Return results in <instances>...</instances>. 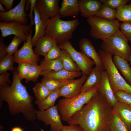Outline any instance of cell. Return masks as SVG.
<instances>
[{"instance_id": "6", "label": "cell", "mask_w": 131, "mask_h": 131, "mask_svg": "<svg viewBox=\"0 0 131 131\" xmlns=\"http://www.w3.org/2000/svg\"><path fill=\"white\" fill-rule=\"evenodd\" d=\"M128 41L119 30L103 41L100 46L102 50L128 62L131 53V47L129 45Z\"/></svg>"}, {"instance_id": "3", "label": "cell", "mask_w": 131, "mask_h": 131, "mask_svg": "<svg viewBox=\"0 0 131 131\" xmlns=\"http://www.w3.org/2000/svg\"><path fill=\"white\" fill-rule=\"evenodd\" d=\"M61 18L58 14L46 22L45 35L54 39L58 44L72 39L74 32L80 24L78 19L65 21Z\"/></svg>"}, {"instance_id": "32", "label": "cell", "mask_w": 131, "mask_h": 131, "mask_svg": "<svg viewBox=\"0 0 131 131\" xmlns=\"http://www.w3.org/2000/svg\"><path fill=\"white\" fill-rule=\"evenodd\" d=\"M109 128L111 131H129L118 115L113 110Z\"/></svg>"}, {"instance_id": "49", "label": "cell", "mask_w": 131, "mask_h": 131, "mask_svg": "<svg viewBox=\"0 0 131 131\" xmlns=\"http://www.w3.org/2000/svg\"><path fill=\"white\" fill-rule=\"evenodd\" d=\"M4 128L3 126L0 125V131H2V130Z\"/></svg>"}, {"instance_id": "45", "label": "cell", "mask_w": 131, "mask_h": 131, "mask_svg": "<svg viewBox=\"0 0 131 131\" xmlns=\"http://www.w3.org/2000/svg\"><path fill=\"white\" fill-rule=\"evenodd\" d=\"M13 1V0H0V3L4 5L8 11L12 9Z\"/></svg>"}, {"instance_id": "47", "label": "cell", "mask_w": 131, "mask_h": 131, "mask_svg": "<svg viewBox=\"0 0 131 131\" xmlns=\"http://www.w3.org/2000/svg\"><path fill=\"white\" fill-rule=\"evenodd\" d=\"M0 11L1 12H6L7 11L6 10V9L4 8L1 4L0 3Z\"/></svg>"}, {"instance_id": "7", "label": "cell", "mask_w": 131, "mask_h": 131, "mask_svg": "<svg viewBox=\"0 0 131 131\" xmlns=\"http://www.w3.org/2000/svg\"><path fill=\"white\" fill-rule=\"evenodd\" d=\"M90 33L93 38L105 40L120 30L121 24L117 19L111 21L95 16L88 18Z\"/></svg>"}, {"instance_id": "33", "label": "cell", "mask_w": 131, "mask_h": 131, "mask_svg": "<svg viewBox=\"0 0 131 131\" xmlns=\"http://www.w3.org/2000/svg\"><path fill=\"white\" fill-rule=\"evenodd\" d=\"M14 62L13 56L7 54L4 58L0 60V74L7 72L8 70L13 72L15 67H13Z\"/></svg>"}, {"instance_id": "10", "label": "cell", "mask_w": 131, "mask_h": 131, "mask_svg": "<svg viewBox=\"0 0 131 131\" xmlns=\"http://www.w3.org/2000/svg\"><path fill=\"white\" fill-rule=\"evenodd\" d=\"M1 36L3 38L14 35L21 39L24 42L27 41V36L32 29L30 24L25 25L16 21L9 23L0 22Z\"/></svg>"}, {"instance_id": "39", "label": "cell", "mask_w": 131, "mask_h": 131, "mask_svg": "<svg viewBox=\"0 0 131 131\" xmlns=\"http://www.w3.org/2000/svg\"><path fill=\"white\" fill-rule=\"evenodd\" d=\"M102 3L106 5L110 8L116 9L126 5L129 0H100Z\"/></svg>"}, {"instance_id": "27", "label": "cell", "mask_w": 131, "mask_h": 131, "mask_svg": "<svg viewBox=\"0 0 131 131\" xmlns=\"http://www.w3.org/2000/svg\"><path fill=\"white\" fill-rule=\"evenodd\" d=\"M60 97L58 90L52 92L46 99L42 101L36 100L35 103L37 105L39 110H45L54 106L56 100Z\"/></svg>"}, {"instance_id": "11", "label": "cell", "mask_w": 131, "mask_h": 131, "mask_svg": "<svg viewBox=\"0 0 131 131\" xmlns=\"http://www.w3.org/2000/svg\"><path fill=\"white\" fill-rule=\"evenodd\" d=\"M36 117L45 125H50L51 131H61L63 126L57 105L45 110H37Z\"/></svg>"}, {"instance_id": "16", "label": "cell", "mask_w": 131, "mask_h": 131, "mask_svg": "<svg viewBox=\"0 0 131 131\" xmlns=\"http://www.w3.org/2000/svg\"><path fill=\"white\" fill-rule=\"evenodd\" d=\"M80 12L82 17L88 18L96 16L102 5L100 0H79Z\"/></svg>"}, {"instance_id": "36", "label": "cell", "mask_w": 131, "mask_h": 131, "mask_svg": "<svg viewBox=\"0 0 131 131\" xmlns=\"http://www.w3.org/2000/svg\"><path fill=\"white\" fill-rule=\"evenodd\" d=\"M61 49L56 43H55L53 46L44 57V59L46 60L57 59L61 56Z\"/></svg>"}, {"instance_id": "37", "label": "cell", "mask_w": 131, "mask_h": 131, "mask_svg": "<svg viewBox=\"0 0 131 131\" xmlns=\"http://www.w3.org/2000/svg\"><path fill=\"white\" fill-rule=\"evenodd\" d=\"M22 41L21 38L14 36L9 44L7 47V54L12 55L14 54L18 50V48Z\"/></svg>"}, {"instance_id": "17", "label": "cell", "mask_w": 131, "mask_h": 131, "mask_svg": "<svg viewBox=\"0 0 131 131\" xmlns=\"http://www.w3.org/2000/svg\"><path fill=\"white\" fill-rule=\"evenodd\" d=\"M99 91L103 95L109 104L113 108L118 101L110 85L108 74L106 70L102 71Z\"/></svg>"}, {"instance_id": "14", "label": "cell", "mask_w": 131, "mask_h": 131, "mask_svg": "<svg viewBox=\"0 0 131 131\" xmlns=\"http://www.w3.org/2000/svg\"><path fill=\"white\" fill-rule=\"evenodd\" d=\"M87 77V76L82 74L80 78L71 80L62 86L58 90L60 97L70 98L78 95L81 93L82 87Z\"/></svg>"}, {"instance_id": "51", "label": "cell", "mask_w": 131, "mask_h": 131, "mask_svg": "<svg viewBox=\"0 0 131 131\" xmlns=\"http://www.w3.org/2000/svg\"></svg>"}, {"instance_id": "42", "label": "cell", "mask_w": 131, "mask_h": 131, "mask_svg": "<svg viewBox=\"0 0 131 131\" xmlns=\"http://www.w3.org/2000/svg\"><path fill=\"white\" fill-rule=\"evenodd\" d=\"M37 0H29L30 4V11L28 18H29L31 26L32 27L34 24V17L33 16V13L34 7L35 6Z\"/></svg>"}, {"instance_id": "5", "label": "cell", "mask_w": 131, "mask_h": 131, "mask_svg": "<svg viewBox=\"0 0 131 131\" xmlns=\"http://www.w3.org/2000/svg\"><path fill=\"white\" fill-rule=\"evenodd\" d=\"M99 53L107 72L109 83L115 92L123 91L131 93V86L126 81L119 73L114 64L112 55L102 49H99Z\"/></svg>"}, {"instance_id": "48", "label": "cell", "mask_w": 131, "mask_h": 131, "mask_svg": "<svg viewBox=\"0 0 131 131\" xmlns=\"http://www.w3.org/2000/svg\"><path fill=\"white\" fill-rule=\"evenodd\" d=\"M11 131H23L19 127H16L13 128Z\"/></svg>"}, {"instance_id": "43", "label": "cell", "mask_w": 131, "mask_h": 131, "mask_svg": "<svg viewBox=\"0 0 131 131\" xmlns=\"http://www.w3.org/2000/svg\"><path fill=\"white\" fill-rule=\"evenodd\" d=\"M4 38L0 36V59L4 58L7 54L6 52L7 46L4 42Z\"/></svg>"}, {"instance_id": "26", "label": "cell", "mask_w": 131, "mask_h": 131, "mask_svg": "<svg viewBox=\"0 0 131 131\" xmlns=\"http://www.w3.org/2000/svg\"><path fill=\"white\" fill-rule=\"evenodd\" d=\"M63 69L69 72H75L80 71V70L74 62L69 54L65 50L61 49L60 57Z\"/></svg>"}, {"instance_id": "24", "label": "cell", "mask_w": 131, "mask_h": 131, "mask_svg": "<svg viewBox=\"0 0 131 131\" xmlns=\"http://www.w3.org/2000/svg\"><path fill=\"white\" fill-rule=\"evenodd\" d=\"M113 62L127 82L131 86V67L128 61L119 56H114Z\"/></svg>"}, {"instance_id": "15", "label": "cell", "mask_w": 131, "mask_h": 131, "mask_svg": "<svg viewBox=\"0 0 131 131\" xmlns=\"http://www.w3.org/2000/svg\"><path fill=\"white\" fill-rule=\"evenodd\" d=\"M79 45L81 51L92 60L96 66L102 70H105L99 53L96 50L89 39L83 38L80 41Z\"/></svg>"}, {"instance_id": "23", "label": "cell", "mask_w": 131, "mask_h": 131, "mask_svg": "<svg viewBox=\"0 0 131 131\" xmlns=\"http://www.w3.org/2000/svg\"><path fill=\"white\" fill-rule=\"evenodd\" d=\"M82 72H73L64 69L55 72L43 71L41 75L44 77L61 81H68L74 79L82 75Z\"/></svg>"}, {"instance_id": "34", "label": "cell", "mask_w": 131, "mask_h": 131, "mask_svg": "<svg viewBox=\"0 0 131 131\" xmlns=\"http://www.w3.org/2000/svg\"><path fill=\"white\" fill-rule=\"evenodd\" d=\"M43 71L41 66L38 65H32L25 78L26 83L30 81L36 82Z\"/></svg>"}, {"instance_id": "44", "label": "cell", "mask_w": 131, "mask_h": 131, "mask_svg": "<svg viewBox=\"0 0 131 131\" xmlns=\"http://www.w3.org/2000/svg\"><path fill=\"white\" fill-rule=\"evenodd\" d=\"M61 131H84L79 126L76 124L69 125L68 126L63 125L62 127Z\"/></svg>"}, {"instance_id": "4", "label": "cell", "mask_w": 131, "mask_h": 131, "mask_svg": "<svg viewBox=\"0 0 131 131\" xmlns=\"http://www.w3.org/2000/svg\"><path fill=\"white\" fill-rule=\"evenodd\" d=\"M99 85L85 92L80 93L72 98H65L59 101L57 105L61 120L67 122L73 115L89 102L99 91Z\"/></svg>"}, {"instance_id": "25", "label": "cell", "mask_w": 131, "mask_h": 131, "mask_svg": "<svg viewBox=\"0 0 131 131\" xmlns=\"http://www.w3.org/2000/svg\"><path fill=\"white\" fill-rule=\"evenodd\" d=\"M40 63L44 72H55L63 69L62 62L60 57L49 60L43 59L40 61Z\"/></svg>"}, {"instance_id": "41", "label": "cell", "mask_w": 131, "mask_h": 131, "mask_svg": "<svg viewBox=\"0 0 131 131\" xmlns=\"http://www.w3.org/2000/svg\"><path fill=\"white\" fill-rule=\"evenodd\" d=\"M10 75V74L7 72L0 74V86H7L9 85L8 83H12L9 79Z\"/></svg>"}, {"instance_id": "19", "label": "cell", "mask_w": 131, "mask_h": 131, "mask_svg": "<svg viewBox=\"0 0 131 131\" xmlns=\"http://www.w3.org/2000/svg\"><path fill=\"white\" fill-rule=\"evenodd\" d=\"M102 71L96 66L92 69L82 87L81 93L87 91L99 85L101 79Z\"/></svg>"}, {"instance_id": "13", "label": "cell", "mask_w": 131, "mask_h": 131, "mask_svg": "<svg viewBox=\"0 0 131 131\" xmlns=\"http://www.w3.org/2000/svg\"><path fill=\"white\" fill-rule=\"evenodd\" d=\"M59 0H37L35 6L42 19L46 23L59 14Z\"/></svg>"}, {"instance_id": "29", "label": "cell", "mask_w": 131, "mask_h": 131, "mask_svg": "<svg viewBox=\"0 0 131 131\" xmlns=\"http://www.w3.org/2000/svg\"><path fill=\"white\" fill-rule=\"evenodd\" d=\"M71 81H61L44 77L41 79V82L51 92H53L58 90L62 86Z\"/></svg>"}, {"instance_id": "21", "label": "cell", "mask_w": 131, "mask_h": 131, "mask_svg": "<svg viewBox=\"0 0 131 131\" xmlns=\"http://www.w3.org/2000/svg\"><path fill=\"white\" fill-rule=\"evenodd\" d=\"M33 12L35 33L32 39L33 47L35 46L37 41L40 38L45 35L46 25V23L42 19L35 6L34 8Z\"/></svg>"}, {"instance_id": "22", "label": "cell", "mask_w": 131, "mask_h": 131, "mask_svg": "<svg viewBox=\"0 0 131 131\" xmlns=\"http://www.w3.org/2000/svg\"><path fill=\"white\" fill-rule=\"evenodd\" d=\"M55 43V41L49 37L45 35L42 36L37 41L34 52L38 55L45 57Z\"/></svg>"}, {"instance_id": "8", "label": "cell", "mask_w": 131, "mask_h": 131, "mask_svg": "<svg viewBox=\"0 0 131 131\" xmlns=\"http://www.w3.org/2000/svg\"><path fill=\"white\" fill-rule=\"evenodd\" d=\"M62 49L66 51L75 61L82 74L87 76L95 65L94 62L84 53L77 51L69 41H66L58 44Z\"/></svg>"}, {"instance_id": "2", "label": "cell", "mask_w": 131, "mask_h": 131, "mask_svg": "<svg viewBox=\"0 0 131 131\" xmlns=\"http://www.w3.org/2000/svg\"><path fill=\"white\" fill-rule=\"evenodd\" d=\"M13 76L10 86H0V101L7 103L12 115L22 113L27 120L33 121L36 118L37 112L32 103L33 98L21 83L16 67Z\"/></svg>"}, {"instance_id": "35", "label": "cell", "mask_w": 131, "mask_h": 131, "mask_svg": "<svg viewBox=\"0 0 131 131\" xmlns=\"http://www.w3.org/2000/svg\"><path fill=\"white\" fill-rule=\"evenodd\" d=\"M114 93L118 101L131 106V93L123 91H117Z\"/></svg>"}, {"instance_id": "40", "label": "cell", "mask_w": 131, "mask_h": 131, "mask_svg": "<svg viewBox=\"0 0 131 131\" xmlns=\"http://www.w3.org/2000/svg\"><path fill=\"white\" fill-rule=\"evenodd\" d=\"M120 29L122 33L131 43V22H123L121 24Z\"/></svg>"}, {"instance_id": "20", "label": "cell", "mask_w": 131, "mask_h": 131, "mask_svg": "<svg viewBox=\"0 0 131 131\" xmlns=\"http://www.w3.org/2000/svg\"><path fill=\"white\" fill-rule=\"evenodd\" d=\"M129 131H131V106L117 101L113 108Z\"/></svg>"}, {"instance_id": "30", "label": "cell", "mask_w": 131, "mask_h": 131, "mask_svg": "<svg viewBox=\"0 0 131 131\" xmlns=\"http://www.w3.org/2000/svg\"><path fill=\"white\" fill-rule=\"evenodd\" d=\"M116 10L111 8L105 4L103 3L96 16L104 19L114 21L116 18Z\"/></svg>"}, {"instance_id": "1", "label": "cell", "mask_w": 131, "mask_h": 131, "mask_svg": "<svg viewBox=\"0 0 131 131\" xmlns=\"http://www.w3.org/2000/svg\"><path fill=\"white\" fill-rule=\"evenodd\" d=\"M113 109L99 91L67 122L78 125L84 131H110Z\"/></svg>"}, {"instance_id": "12", "label": "cell", "mask_w": 131, "mask_h": 131, "mask_svg": "<svg viewBox=\"0 0 131 131\" xmlns=\"http://www.w3.org/2000/svg\"><path fill=\"white\" fill-rule=\"evenodd\" d=\"M27 0H21L19 3L11 10L6 12H0V21L6 23L13 21L26 25L28 15L25 11V6Z\"/></svg>"}, {"instance_id": "31", "label": "cell", "mask_w": 131, "mask_h": 131, "mask_svg": "<svg viewBox=\"0 0 131 131\" xmlns=\"http://www.w3.org/2000/svg\"><path fill=\"white\" fill-rule=\"evenodd\" d=\"M117 20L123 22H131V5H126L116 9Z\"/></svg>"}, {"instance_id": "50", "label": "cell", "mask_w": 131, "mask_h": 131, "mask_svg": "<svg viewBox=\"0 0 131 131\" xmlns=\"http://www.w3.org/2000/svg\"><path fill=\"white\" fill-rule=\"evenodd\" d=\"M129 61L130 62V64L131 65V53L130 55V57L129 59Z\"/></svg>"}, {"instance_id": "18", "label": "cell", "mask_w": 131, "mask_h": 131, "mask_svg": "<svg viewBox=\"0 0 131 131\" xmlns=\"http://www.w3.org/2000/svg\"><path fill=\"white\" fill-rule=\"evenodd\" d=\"M79 9L78 0H63L59 14L61 18L75 17L79 15Z\"/></svg>"}, {"instance_id": "9", "label": "cell", "mask_w": 131, "mask_h": 131, "mask_svg": "<svg viewBox=\"0 0 131 131\" xmlns=\"http://www.w3.org/2000/svg\"><path fill=\"white\" fill-rule=\"evenodd\" d=\"M32 32V29L27 36V41L24 42L22 47L14 54L13 58L15 62L18 64L25 62L31 65H38L40 57L39 56L35 53L33 49Z\"/></svg>"}, {"instance_id": "46", "label": "cell", "mask_w": 131, "mask_h": 131, "mask_svg": "<svg viewBox=\"0 0 131 131\" xmlns=\"http://www.w3.org/2000/svg\"><path fill=\"white\" fill-rule=\"evenodd\" d=\"M30 5L29 0H27L26 3V6L25 7V11H27L28 10L29 8H30Z\"/></svg>"}, {"instance_id": "38", "label": "cell", "mask_w": 131, "mask_h": 131, "mask_svg": "<svg viewBox=\"0 0 131 131\" xmlns=\"http://www.w3.org/2000/svg\"><path fill=\"white\" fill-rule=\"evenodd\" d=\"M16 70L20 80L25 79L32 65L30 64L21 62L19 63Z\"/></svg>"}, {"instance_id": "28", "label": "cell", "mask_w": 131, "mask_h": 131, "mask_svg": "<svg viewBox=\"0 0 131 131\" xmlns=\"http://www.w3.org/2000/svg\"><path fill=\"white\" fill-rule=\"evenodd\" d=\"M32 90L37 100L38 101L44 100L52 93L41 82L37 83Z\"/></svg>"}]
</instances>
